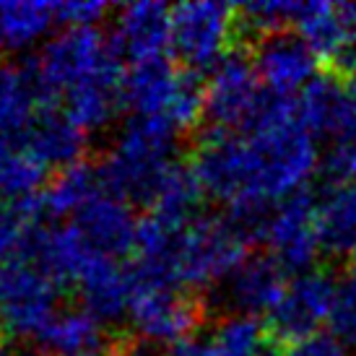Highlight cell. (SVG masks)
<instances>
[{"instance_id": "1", "label": "cell", "mask_w": 356, "mask_h": 356, "mask_svg": "<svg viewBox=\"0 0 356 356\" xmlns=\"http://www.w3.org/2000/svg\"><path fill=\"white\" fill-rule=\"evenodd\" d=\"M320 161L317 138L297 115V97L268 91L248 130H208L190 169L200 193L227 208L229 221L255 242L263 237L268 213L305 193Z\"/></svg>"}, {"instance_id": "2", "label": "cell", "mask_w": 356, "mask_h": 356, "mask_svg": "<svg viewBox=\"0 0 356 356\" xmlns=\"http://www.w3.org/2000/svg\"><path fill=\"white\" fill-rule=\"evenodd\" d=\"M177 130L167 122L130 118L102 159L104 188L125 203L151 206L167 175L177 167Z\"/></svg>"}, {"instance_id": "3", "label": "cell", "mask_w": 356, "mask_h": 356, "mask_svg": "<svg viewBox=\"0 0 356 356\" xmlns=\"http://www.w3.org/2000/svg\"><path fill=\"white\" fill-rule=\"evenodd\" d=\"M250 239L229 218L195 216L182 224L167 257V286L218 289L245 260Z\"/></svg>"}, {"instance_id": "4", "label": "cell", "mask_w": 356, "mask_h": 356, "mask_svg": "<svg viewBox=\"0 0 356 356\" xmlns=\"http://www.w3.org/2000/svg\"><path fill=\"white\" fill-rule=\"evenodd\" d=\"M120 99L133 118L167 122L177 133L195 128L206 118V83L193 70H179L167 60L130 65L122 76Z\"/></svg>"}, {"instance_id": "5", "label": "cell", "mask_w": 356, "mask_h": 356, "mask_svg": "<svg viewBox=\"0 0 356 356\" xmlns=\"http://www.w3.org/2000/svg\"><path fill=\"white\" fill-rule=\"evenodd\" d=\"M122 58L115 42L104 37L102 29H60L52 37L34 68L52 99H63L70 91L86 89L94 83H122Z\"/></svg>"}, {"instance_id": "6", "label": "cell", "mask_w": 356, "mask_h": 356, "mask_svg": "<svg viewBox=\"0 0 356 356\" xmlns=\"http://www.w3.org/2000/svg\"><path fill=\"white\" fill-rule=\"evenodd\" d=\"M60 284L26 257L0 268V327L19 341H37L60 312Z\"/></svg>"}, {"instance_id": "7", "label": "cell", "mask_w": 356, "mask_h": 356, "mask_svg": "<svg viewBox=\"0 0 356 356\" xmlns=\"http://www.w3.org/2000/svg\"><path fill=\"white\" fill-rule=\"evenodd\" d=\"M239 10L218 0H190L172 8V52L185 70H211L232 52Z\"/></svg>"}, {"instance_id": "8", "label": "cell", "mask_w": 356, "mask_h": 356, "mask_svg": "<svg viewBox=\"0 0 356 356\" xmlns=\"http://www.w3.org/2000/svg\"><path fill=\"white\" fill-rule=\"evenodd\" d=\"M252 58L229 52L206 81V120L213 130H248L266 102Z\"/></svg>"}, {"instance_id": "9", "label": "cell", "mask_w": 356, "mask_h": 356, "mask_svg": "<svg viewBox=\"0 0 356 356\" xmlns=\"http://www.w3.org/2000/svg\"><path fill=\"white\" fill-rule=\"evenodd\" d=\"M268 252L286 273H307L312 270L317 255L323 252L320 229H317V203L312 195L297 193L278 203L263 229Z\"/></svg>"}, {"instance_id": "10", "label": "cell", "mask_w": 356, "mask_h": 356, "mask_svg": "<svg viewBox=\"0 0 356 356\" xmlns=\"http://www.w3.org/2000/svg\"><path fill=\"white\" fill-rule=\"evenodd\" d=\"M200 305L175 286H140L130 307V327L140 346L172 348L185 338L195 336L200 325Z\"/></svg>"}, {"instance_id": "11", "label": "cell", "mask_w": 356, "mask_h": 356, "mask_svg": "<svg viewBox=\"0 0 356 356\" xmlns=\"http://www.w3.org/2000/svg\"><path fill=\"white\" fill-rule=\"evenodd\" d=\"M336 284L338 278H333L327 270H315V268L291 278L276 309L268 315L270 333L286 343L323 333L320 327L330 323L333 317Z\"/></svg>"}, {"instance_id": "12", "label": "cell", "mask_w": 356, "mask_h": 356, "mask_svg": "<svg viewBox=\"0 0 356 356\" xmlns=\"http://www.w3.org/2000/svg\"><path fill=\"white\" fill-rule=\"evenodd\" d=\"M252 63L266 91L289 99L299 97L317 79V55L299 34L289 31L260 37Z\"/></svg>"}, {"instance_id": "13", "label": "cell", "mask_w": 356, "mask_h": 356, "mask_svg": "<svg viewBox=\"0 0 356 356\" xmlns=\"http://www.w3.org/2000/svg\"><path fill=\"white\" fill-rule=\"evenodd\" d=\"M286 270L270 255H250L216 289V297L229 315H270L286 291Z\"/></svg>"}, {"instance_id": "14", "label": "cell", "mask_w": 356, "mask_h": 356, "mask_svg": "<svg viewBox=\"0 0 356 356\" xmlns=\"http://www.w3.org/2000/svg\"><path fill=\"white\" fill-rule=\"evenodd\" d=\"M68 224L76 227V232L97 255L122 260L136 250L140 221L136 218L130 203L104 190L89 206L81 208Z\"/></svg>"}, {"instance_id": "15", "label": "cell", "mask_w": 356, "mask_h": 356, "mask_svg": "<svg viewBox=\"0 0 356 356\" xmlns=\"http://www.w3.org/2000/svg\"><path fill=\"white\" fill-rule=\"evenodd\" d=\"M112 42L120 58L136 63L164 60V52L172 50V8L154 0L128 3L115 13Z\"/></svg>"}, {"instance_id": "16", "label": "cell", "mask_w": 356, "mask_h": 356, "mask_svg": "<svg viewBox=\"0 0 356 356\" xmlns=\"http://www.w3.org/2000/svg\"><path fill=\"white\" fill-rule=\"evenodd\" d=\"M76 289L81 307L97 317L102 325H107L130 317V307L136 302L140 284L136 270H128L120 260L94 257L81 273Z\"/></svg>"}, {"instance_id": "17", "label": "cell", "mask_w": 356, "mask_h": 356, "mask_svg": "<svg viewBox=\"0 0 356 356\" xmlns=\"http://www.w3.org/2000/svg\"><path fill=\"white\" fill-rule=\"evenodd\" d=\"M55 104L34 63L0 65V140L19 143L44 107Z\"/></svg>"}, {"instance_id": "18", "label": "cell", "mask_w": 356, "mask_h": 356, "mask_svg": "<svg viewBox=\"0 0 356 356\" xmlns=\"http://www.w3.org/2000/svg\"><path fill=\"white\" fill-rule=\"evenodd\" d=\"M31 156H37L47 169H68L79 164L83 151L89 146V133L73 122L60 109V104H50L31 122L26 136L19 140Z\"/></svg>"}, {"instance_id": "19", "label": "cell", "mask_w": 356, "mask_h": 356, "mask_svg": "<svg viewBox=\"0 0 356 356\" xmlns=\"http://www.w3.org/2000/svg\"><path fill=\"white\" fill-rule=\"evenodd\" d=\"M297 34L315 52L317 60H336L341 63L351 34H354V13L348 6H333L323 0L305 3V13L297 24Z\"/></svg>"}, {"instance_id": "20", "label": "cell", "mask_w": 356, "mask_h": 356, "mask_svg": "<svg viewBox=\"0 0 356 356\" xmlns=\"http://www.w3.org/2000/svg\"><path fill=\"white\" fill-rule=\"evenodd\" d=\"M58 26L55 3L42 0H3L0 3V47L26 52L50 37Z\"/></svg>"}, {"instance_id": "21", "label": "cell", "mask_w": 356, "mask_h": 356, "mask_svg": "<svg viewBox=\"0 0 356 356\" xmlns=\"http://www.w3.org/2000/svg\"><path fill=\"white\" fill-rule=\"evenodd\" d=\"M317 229L327 255H356V182L338 185L317 203Z\"/></svg>"}, {"instance_id": "22", "label": "cell", "mask_w": 356, "mask_h": 356, "mask_svg": "<svg viewBox=\"0 0 356 356\" xmlns=\"http://www.w3.org/2000/svg\"><path fill=\"white\" fill-rule=\"evenodd\" d=\"M104 182H102L99 167H89V164H73V167L63 169L58 177L42 193V211L44 216L58 221V218H73L83 206H89L91 200L99 193H104Z\"/></svg>"}, {"instance_id": "23", "label": "cell", "mask_w": 356, "mask_h": 356, "mask_svg": "<svg viewBox=\"0 0 356 356\" xmlns=\"http://www.w3.org/2000/svg\"><path fill=\"white\" fill-rule=\"evenodd\" d=\"M104 343L102 323L89 315L83 307L60 309L44 333L37 338V346L47 356H76L86 351H97Z\"/></svg>"}, {"instance_id": "24", "label": "cell", "mask_w": 356, "mask_h": 356, "mask_svg": "<svg viewBox=\"0 0 356 356\" xmlns=\"http://www.w3.org/2000/svg\"><path fill=\"white\" fill-rule=\"evenodd\" d=\"M348 91L336 79L317 76L297 97V115L315 138H330L346 112Z\"/></svg>"}, {"instance_id": "25", "label": "cell", "mask_w": 356, "mask_h": 356, "mask_svg": "<svg viewBox=\"0 0 356 356\" xmlns=\"http://www.w3.org/2000/svg\"><path fill=\"white\" fill-rule=\"evenodd\" d=\"M47 167L31 156L21 143L0 140V198L8 203H24L42 195Z\"/></svg>"}, {"instance_id": "26", "label": "cell", "mask_w": 356, "mask_h": 356, "mask_svg": "<svg viewBox=\"0 0 356 356\" xmlns=\"http://www.w3.org/2000/svg\"><path fill=\"white\" fill-rule=\"evenodd\" d=\"M346 91V112L338 122V128L333 130V136L327 138V151L323 156L325 172L341 185L356 179V76H351Z\"/></svg>"}, {"instance_id": "27", "label": "cell", "mask_w": 356, "mask_h": 356, "mask_svg": "<svg viewBox=\"0 0 356 356\" xmlns=\"http://www.w3.org/2000/svg\"><path fill=\"white\" fill-rule=\"evenodd\" d=\"M42 195L24 203H0V260H19L29 245L34 229L44 221Z\"/></svg>"}, {"instance_id": "28", "label": "cell", "mask_w": 356, "mask_h": 356, "mask_svg": "<svg viewBox=\"0 0 356 356\" xmlns=\"http://www.w3.org/2000/svg\"><path fill=\"white\" fill-rule=\"evenodd\" d=\"M211 338L221 356H268V333L257 317L227 315Z\"/></svg>"}, {"instance_id": "29", "label": "cell", "mask_w": 356, "mask_h": 356, "mask_svg": "<svg viewBox=\"0 0 356 356\" xmlns=\"http://www.w3.org/2000/svg\"><path fill=\"white\" fill-rule=\"evenodd\" d=\"M239 24L248 26L260 37L286 31V26H297L305 3L302 0H257V3H245L239 6Z\"/></svg>"}, {"instance_id": "30", "label": "cell", "mask_w": 356, "mask_h": 356, "mask_svg": "<svg viewBox=\"0 0 356 356\" xmlns=\"http://www.w3.org/2000/svg\"><path fill=\"white\" fill-rule=\"evenodd\" d=\"M330 330L346 346H356V263L348 270H343V276L338 278Z\"/></svg>"}, {"instance_id": "31", "label": "cell", "mask_w": 356, "mask_h": 356, "mask_svg": "<svg viewBox=\"0 0 356 356\" xmlns=\"http://www.w3.org/2000/svg\"><path fill=\"white\" fill-rule=\"evenodd\" d=\"M112 6L102 0H63L55 3L58 26L63 29H91L109 16Z\"/></svg>"}, {"instance_id": "32", "label": "cell", "mask_w": 356, "mask_h": 356, "mask_svg": "<svg viewBox=\"0 0 356 356\" xmlns=\"http://www.w3.org/2000/svg\"><path fill=\"white\" fill-rule=\"evenodd\" d=\"M276 356H354L351 346H346L333 333H315V336L291 341Z\"/></svg>"}, {"instance_id": "33", "label": "cell", "mask_w": 356, "mask_h": 356, "mask_svg": "<svg viewBox=\"0 0 356 356\" xmlns=\"http://www.w3.org/2000/svg\"><path fill=\"white\" fill-rule=\"evenodd\" d=\"M164 356H221V354H218L213 338L198 336V333H195V336L185 338V341L175 343L172 348H167Z\"/></svg>"}, {"instance_id": "34", "label": "cell", "mask_w": 356, "mask_h": 356, "mask_svg": "<svg viewBox=\"0 0 356 356\" xmlns=\"http://www.w3.org/2000/svg\"><path fill=\"white\" fill-rule=\"evenodd\" d=\"M348 8H351V6H348ZM351 13H354V8H351ZM338 65H343L351 76H356V13H354V34H351V42H348L346 52H343V58H341Z\"/></svg>"}, {"instance_id": "35", "label": "cell", "mask_w": 356, "mask_h": 356, "mask_svg": "<svg viewBox=\"0 0 356 356\" xmlns=\"http://www.w3.org/2000/svg\"><path fill=\"white\" fill-rule=\"evenodd\" d=\"M76 356H115V354L104 351V348H97V351H86V354H76Z\"/></svg>"}, {"instance_id": "36", "label": "cell", "mask_w": 356, "mask_h": 356, "mask_svg": "<svg viewBox=\"0 0 356 356\" xmlns=\"http://www.w3.org/2000/svg\"><path fill=\"white\" fill-rule=\"evenodd\" d=\"M0 356H10L8 348H6V343H3V341H0Z\"/></svg>"}, {"instance_id": "37", "label": "cell", "mask_w": 356, "mask_h": 356, "mask_svg": "<svg viewBox=\"0 0 356 356\" xmlns=\"http://www.w3.org/2000/svg\"><path fill=\"white\" fill-rule=\"evenodd\" d=\"M351 8H354V13H356V6H351Z\"/></svg>"}]
</instances>
